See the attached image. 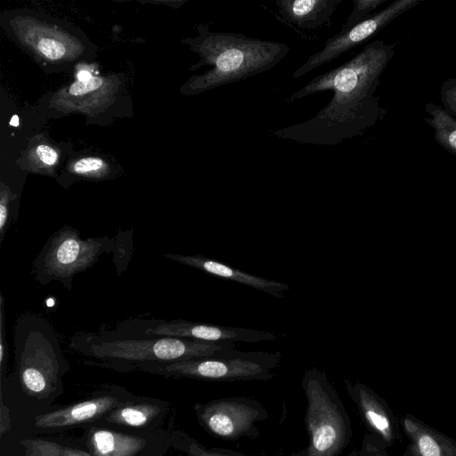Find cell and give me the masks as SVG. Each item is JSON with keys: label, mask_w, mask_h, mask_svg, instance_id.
<instances>
[{"label": "cell", "mask_w": 456, "mask_h": 456, "mask_svg": "<svg viewBox=\"0 0 456 456\" xmlns=\"http://www.w3.org/2000/svg\"><path fill=\"white\" fill-rule=\"evenodd\" d=\"M395 53V44L375 40L346 62L313 77L288 98L291 102L330 90V101L313 118L278 128L273 135L300 144L336 145L362 136L386 115L375 94Z\"/></svg>", "instance_id": "1"}, {"label": "cell", "mask_w": 456, "mask_h": 456, "mask_svg": "<svg viewBox=\"0 0 456 456\" xmlns=\"http://www.w3.org/2000/svg\"><path fill=\"white\" fill-rule=\"evenodd\" d=\"M200 61L191 69L210 65L204 74L195 76L185 86L190 94L248 79L274 68L289 52L285 43L262 40L233 32H214L199 27V36L188 40Z\"/></svg>", "instance_id": "2"}, {"label": "cell", "mask_w": 456, "mask_h": 456, "mask_svg": "<svg viewBox=\"0 0 456 456\" xmlns=\"http://www.w3.org/2000/svg\"><path fill=\"white\" fill-rule=\"evenodd\" d=\"M235 346L232 341L208 342L171 337H114L80 332L70 338L69 346L92 359L91 363L120 372L139 367L210 356Z\"/></svg>", "instance_id": "3"}, {"label": "cell", "mask_w": 456, "mask_h": 456, "mask_svg": "<svg viewBox=\"0 0 456 456\" xmlns=\"http://www.w3.org/2000/svg\"><path fill=\"white\" fill-rule=\"evenodd\" d=\"M13 343L22 390L38 400L59 395L69 364L52 324L38 314L21 315L14 325Z\"/></svg>", "instance_id": "4"}, {"label": "cell", "mask_w": 456, "mask_h": 456, "mask_svg": "<svg viewBox=\"0 0 456 456\" xmlns=\"http://www.w3.org/2000/svg\"><path fill=\"white\" fill-rule=\"evenodd\" d=\"M280 352H242L235 346L216 354L173 362L152 363L139 367L137 371L175 378L210 379H252L270 375L277 366Z\"/></svg>", "instance_id": "5"}, {"label": "cell", "mask_w": 456, "mask_h": 456, "mask_svg": "<svg viewBox=\"0 0 456 456\" xmlns=\"http://www.w3.org/2000/svg\"><path fill=\"white\" fill-rule=\"evenodd\" d=\"M113 246L107 237L82 239L78 231L64 226L49 238L35 259L36 279L42 284L58 281L70 289L73 277L91 267Z\"/></svg>", "instance_id": "6"}, {"label": "cell", "mask_w": 456, "mask_h": 456, "mask_svg": "<svg viewBox=\"0 0 456 456\" xmlns=\"http://www.w3.org/2000/svg\"><path fill=\"white\" fill-rule=\"evenodd\" d=\"M100 331L114 337H171L208 342L241 341L256 343L271 341L278 338L276 334L265 330L183 320L165 321L155 318L130 319L117 324L111 330Z\"/></svg>", "instance_id": "7"}, {"label": "cell", "mask_w": 456, "mask_h": 456, "mask_svg": "<svg viewBox=\"0 0 456 456\" xmlns=\"http://www.w3.org/2000/svg\"><path fill=\"white\" fill-rule=\"evenodd\" d=\"M421 0H396L385 9L370 14L365 20L341 30L330 37L322 49L310 55L291 75L296 79L314 69L326 65L343 53L362 45L398 16L419 4Z\"/></svg>", "instance_id": "8"}, {"label": "cell", "mask_w": 456, "mask_h": 456, "mask_svg": "<svg viewBox=\"0 0 456 456\" xmlns=\"http://www.w3.org/2000/svg\"><path fill=\"white\" fill-rule=\"evenodd\" d=\"M81 443L93 456H164L172 445L164 430L126 433L99 424L86 429Z\"/></svg>", "instance_id": "9"}, {"label": "cell", "mask_w": 456, "mask_h": 456, "mask_svg": "<svg viewBox=\"0 0 456 456\" xmlns=\"http://www.w3.org/2000/svg\"><path fill=\"white\" fill-rule=\"evenodd\" d=\"M131 396L125 389L114 387L105 393L37 415L34 426L39 429L51 430L97 422Z\"/></svg>", "instance_id": "10"}, {"label": "cell", "mask_w": 456, "mask_h": 456, "mask_svg": "<svg viewBox=\"0 0 456 456\" xmlns=\"http://www.w3.org/2000/svg\"><path fill=\"white\" fill-rule=\"evenodd\" d=\"M168 403L163 400L131 396L97 421L142 432L158 430L167 415Z\"/></svg>", "instance_id": "11"}, {"label": "cell", "mask_w": 456, "mask_h": 456, "mask_svg": "<svg viewBox=\"0 0 456 456\" xmlns=\"http://www.w3.org/2000/svg\"><path fill=\"white\" fill-rule=\"evenodd\" d=\"M342 0H276L279 20L305 36L332 23Z\"/></svg>", "instance_id": "12"}, {"label": "cell", "mask_w": 456, "mask_h": 456, "mask_svg": "<svg viewBox=\"0 0 456 456\" xmlns=\"http://www.w3.org/2000/svg\"><path fill=\"white\" fill-rule=\"evenodd\" d=\"M163 256L185 265L201 270L212 276L235 281L263 291L276 298L283 297L285 293L289 290V286L286 283L267 280L255 274L243 272L238 268L229 266L217 260L208 258L199 254L191 256L165 253Z\"/></svg>", "instance_id": "13"}, {"label": "cell", "mask_w": 456, "mask_h": 456, "mask_svg": "<svg viewBox=\"0 0 456 456\" xmlns=\"http://www.w3.org/2000/svg\"><path fill=\"white\" fill-rule=\"evenodd\" d=\"M400 426L408 439L403 456H456V440L413 414L405 413Z\"/></svg>", "instance_id": "14"}, {"label": "cell", "mask_w": 456, "mask_h": 456, "mask_svg": "<svg viewBox=\"0 0 456 456\" xmlns=\"http://www.w3.org/2000/svg\"><path fill=\"white\" fill-rule=\"evenodd\" d=\"M365 418L387 446L400 440L399 423L387 403L365 388L360 389Z\"/></svg>", "instance_id": "15"}, {"label": "cell", "mask_w": 456, "mask_h": 456, "mask_svg": "<svg viewBox=\"0 0 456 456\" xmlns=\"http://www.w3.org/2000/svg\"><path fill=\"white\" fill-rule=\"evenodd\" d=\"M425 110L429 117L424 121L434 130L437 143L456 156V118L444 107L433 102L427 103Z\"/></svg>", "instance_id": "16"}, {"label": "cell", "mask_w": 456, "mask_h": 456, "mask_svg": "<svg viewBox=\"0 0 456 456\" xmlns=\"http://www.w3.org/2000/svg\"><path fill=\"white\" fill-rule=\"evenodd\" d=\"M27 456H93L86 450L64 445L44 438H28L20 441Z\"/></svg>", "instance_id": "17"}, {"label": "cell", "mask_w": 456, "mask_h": 456, "mask_svg": "<svg viewBox=\"0 0 456 456\" xmlns=\"http://www.w3.org/2000/svg\"><path fill=\"white\" fill-rule=\"evenodd\" d=\"M387 0H353V11L341 28H348L370 15V12Z\"/></svg>", "instance_id": "18"}, {"label": "cell", "mask_w": 456, "mask_h": 456, "mask_svg": "<svg viewBox=\"0 0 456 456\" xmlns=\"http://www.w3.org/2000/svg\"><path fill=\"white\" fill-rule=\"evenodd\" d=\"M102 85L101 77H94L87 69H82L77 72V80L71 84L69 92L71 95H82L100 88Z\"/></svg>", "instance_id": "19"}, {"label": "cell", "mask_w": 456, "mask_h": 456, "mask_svg": "<svg viewBox=\"0 0 456 456\" xmlns=\"http://www.w3.org/2000/svg\"><path fill=\"white\" fill-rule=\"evenodd\" d=\"M440 96L444 108L456 118V77L448 78L442 84Z\"/></svg>", "instance_id": "20"}, {"label": "cell", "mask_w": 456, "mask_h": 456, "mask_svg": "<svg viewBox=\"0 0 456 456\" xmlns=\"http://www.w3.org/2000/svg\"><path fill=\"white\" fill-rule=\"evenodd\" d=\"M337 437L336 430L330 425L320 426L314 434V446L320 452H324L330 448Z\"/></svg>", "instance_id": "21"}, {"label": "cell", "mask_w": 456, "mask_h": 456, "mask_svg": "<svg viewBox=\"0 0 456 456\" xmlns=\"http://www.w3.org/2000/svg\"><path fill=\"white\" fill-rule=\"evenodd\" d=\"M207 423L214 433L221 436L231 435L234 428L231 418L221 412H216L209 416Z\"/></svg>", "instance_id": "22"}, {"label": "cell", "mask_w": 456, "mask_h": 456, "mask_svg": "<svg viewBox=\"0 0 456 456\" xmlns=\"http://www.w3.org/2000/svg\"><path fill=\"white\" fill-rule=\"evenodd\" d=\"M12 197L7 188L2 187L0 197V241L4 240L5 232L9 227L10 201Z\"/></svg>", "instance_id": "23"}, {"label": "cell", "mask_w": 456, "mask_h": 456, "mask_svg": "<svg viewBox=\"0 0 456 456\" xmlns=\"http://www.w3.org/2000/svg\"><path fill=\"white\" fill-rule=\"evenodd\" d=\"M105 167V162L97 157H87L78 159L74 167L73 170L77 174H91L99 172Z\"/></svg>", "instance_id": "24"}, {"label": "cell", "mask_w": 456, "mask_h": 456, "mask_svg": "<svg viewBox=\"0 0 456 456\" xmlns=\"http://www.w3.org/2000/svg\"><path fill=\"white\" fill-rule=\"evenodd\" d=\"M37 49L45 57L57 59L61 57L65 53L64 46L57 40L51 38H44L38 41Z\"/></svg>", "instance_id": "25"}, {"label": "cell", "mask_w": 456, "mask_h": 456, "mask_svg": "<svg viewBox=\"0 0 456 456\" xmlns=\"http://www.w3.org/2000/svg\"><path fill=\"white\" fill-rule=\"evenodd\" d=\"M7 357V343L4 337V297H0V366L3 370L4 362Z\"/></svg>", "instance_id": "26"}, {"label": "cell", "mask_w": 456, "mask_h": 456, "mask_svg": "<svg viewBox=\"0 0 456 456\" xmlns=\"http://www.w3.org/2000/svg\"><path fill=\"white\" fill-rule=\"evenodd\" d=\"M36 152L39 160L46 166L55 165L58 161V153L56 151L46 144L38 145L36 149Z\"/></svg>", "instance_id": "27"}, {"label": "cell", "mask_w": 456, "mask_h": 456, "mask_svg": "<svg viewBox=\"0 0 456 456\" xmlns=\"http://www.w3.org/2000/svg\"><path fill=\"white\" fill-rule=\"evenodd\" d=\"M11 428V416L8 407L4 403L3 395H1L0 403V434L4 436Z\"/></svg>", "instance_id": "28"}, {"label": "cell", "mask_w": 456, "mask_h": 456, "mask_svg": "<svg viewBox=\"0 0 456 456\" xmlns=\"http://www.w3.org/2000/svg\"><path fill=\"white\" fill-rule=\"evenodd\" d=\"M10 125L12 126H19V117L17 115H13L11 121H10Z\"/></svg>", "instance_id": "29"}, {"label": "cell", "mask_w": 456, "mask_h": 456, "mask_svg": "<svg viewBox=\"0 0 456 456\" xmlns=\"http://www.w3.org/2000/svg\"><path fill=\"white\" fill-rule=\"evenodd\" d=\"M25 456H27V455H25Z\"/></svg>", "instance_id": "30"}]
</instances>
